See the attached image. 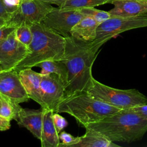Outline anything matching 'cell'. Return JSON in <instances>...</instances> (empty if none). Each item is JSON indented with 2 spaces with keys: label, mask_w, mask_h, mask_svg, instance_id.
Instances as JSON below:
<instances>
[{
  "label": "cell",
  "mask_w": 147,
  "mask_h": 147,
  "mask_svg": "<svg viewBox=\"0 0 147 147\" xmlns=\"http://www.w3.org/2000/svg\"><path fill=\"white\" fill-rule=\"evenodd\" d=\"M65 38V47L61 60L68 70V84L65 97L87 91L92 83V67L101 47L109 39L98 38L85 42L72 36ZM64 97V98H65Z\"/></svg>",
  "instance_id": "obj_1"
},
{
  "label": "cell",
  "mask_w": 147,
  "mask_h": 147,
  "mask_svg": "<svg viewBox=\"0 0 147 147\" xmlns=\"http://www.w3.org/2000/svg\"><path fill=\"white\" fill-rule=\"evenodd\" d=\"M84 127L96 131L113 142L130 143L141 140L146 133L147 118L126 110H121Z\"/></svg>",
  "instance_id": "obj_2"
},
{
  "label": "cell",
  "mask_w": 147,
  "mask_h": 147,
  "mask_svg": "<svg viewBox=\"0 0 147 147\" xmlns=\"http://www.w3.org/2000/svg\"><path fill=\"white\" fill-rule=\"evenodd\" d=\"M32 40L29 46L28 55L14 69L20 70L32 68L45 60H61L63 57L65 38L55 32L42 22L30 25Z\"/></svg>",
  "instance_id": "obj_3"
},
{
  "label": "cell",
  "mask_w": 147,
  "mask_h": 147,
  "mask_svg": "<svg viewBox=\"0 0 147 147\" xmlns=\"http://www.w3.org/2000/svg\"><path fill=\"white\" fill-rule=\"evenodd\" d=\"M120 110L118 108L95 98L87 91H82L65 97L58 105L56 112L69 114L79 125L85 127Z\"/></svg>",
  "instance_id": "obj_4"
},
{
  "label": "cell",
  "mask_w": 147,
  "mask_h": 147,
  "mask_svg": "<svg viewBox=\"0 0 147 147\" xmlns=\"http://www.w3.org/2000/svg\"><path fill=\"white\" fill-rule=\"evenodd\" d=\"M87 92L95 98L121 110L147 104L146 96L136 89H117L103 84L94 78Z\"/></svg>",
  "instance_id": "obj_5"
},
{
  "label": "cell",
  "mask_w": 147,
  "mask_h": 147,
  "mask_svg": "<svg viewBox=\"0 0 147 147\" xmlns=\"http://www.w3.org/2000/svg\"><path fill=\"white\" fill-rule=\"evenodd\" d=\"M53 8L51 3L42 0H22L6 24L17 28L23 23L30 26L41 23Z\"/></svg>",
  "instance_id": "obj_6"
},
{
  "label": "cell",
  "mask_w": 147,
  "mask_h": 147,
  "mask_svg": "<svg viewBox=\"0 0 147 147\" xmlns=\"http://www.w3.org/2000/svg\"><path fill=\"white\" fill-rule=\"evenodd\" d=\"M144 27H147L146 13L127 17L112 16L99 24L96 29V39L110 40L123 32Z\"/></svg>",
  "instance_id": "obj_7"
},
{
  "label": "cell",
  "mask_w": 147,
  "mask_h": 147,
  "mask_svg": "<svg viewBox=\"0 0 147 147\" xmlns=\"http://www.w3.org/2000/svg\"><path fill=\"white\" fill-rule=\"evenodd\" d=\"M84 17L79 10H65L53 7L42 22L55 32L67 38L71 36L72 28Z\"/></svg>",
  "instance_id": "obj_8"
},
{
  "label": "cell",
  "mask_w": 147,
  "mask_h": 147,
  "mask_svg": "<svg viewBox=\"0 0 147 147\" xmlns=\"http://www.w3.org/2000/svg\"><path fill=\"white\" fill-rule=\"evenodd\" d=\"M29 52V48L17 38L15 29L0 44V64L3 71L14 69Z\"/></svg>",
  "instance_id": "obj_9"
},
{
  "label": "cell",
  "mask_w": 147,
  "mask_h": 147,
  "mask_svg": "<svg viewBox=\"0 0 147 147\" xmlns=\"http://www.w3.org/2000/svg\"><path fill=\"white\" fill-rule=\"evenodd\" d=\"M65 86L57 75H43L41 82V96L44 104L42 109L56 112L65 97Z\"/></svg>",
  "instance_id": "obj_10"
},
{
  "label": "cell",
  "mask_w": 147,
  "mask_h": 147,
  "mask_svg": "<svg viewBox=\"0 0 147 147\" xmlns=\"http://www.w3.org/2000/svg\"><path fill=\"white\" fill-rule=\"evenodd\" d=\"M0 93L12 102L20 104L27 102L29 97L15 69L0 72Z\"/></svg>",
  "instance_id": "obj_11"
},
{
  "label": "cell",
  "mask_w": 147,
  "mask_h": 147,
  "mask_svg": "<svg viewBox=\"0 0 147 147\" xmlns=\"http://www.w3.org/2000/svg\"><path fill=\"white\" fill-rule=\"evenodd\" d=\"M44 110L21 108L18 113L16 121L17 123L27 129L36 138L41 140Z\"/></svg>",
  "instance_id": "obj_12"
},
{
  "label": "cell",
  "mask_w": 147,
  "mask_h": 147,
  "mask_svg": "<svg viewBox=\"0 0 147 147\" xmlns=\"http://www.w3.org/2000/svg\"><path fill=\"white\" fill-rule=\"evenodd\" d=\"M18 74L29 98L36 102L41 108H43L44 104L41 96V82L43 75L33 71L30 68L20 70Z\"/></svg>",
  "instance_id": "obj_13"
},
{
  "label": "cell",
  "mask_w": 147,
  "mask_h": 147,
  "mask_svg": "<svg viewBox=\"0 0 147 147\" xmlns=\"http://www.w3.org/2000/svg\"><path fill=\"white\" fill-rule=\"evenodd\" d=\"M114 7L109 11L113 16L133 17L147 13V0H113Z\"/></svg>",
  "instance_id": "obj_14"
},
{
  "label": "cell",
  "mask_w": 147,
  "mask_h": 147,
  "mask_svg": "<svg viewBox=\"0 0 147 147\" xmlns=\"http://www.w3.org/2000/svg\"><path fill=\"white\" fill-rule=\"evenodd\" d=\"M44 110L41 145L42 147H59L60 143L59 134L56 129L52 118L54 112L48 109Z\"/></svg>",
  "instance_id": "obj_15"
},
{
  "label": "cell",
  "mask_w": 147,
  "mask_h": 147,
  "mask_svg": "<svg viewBox=\"0 0 147 147\" xmlns=\"http://www.w3.org/2000/svg\"><path fill=\"white\" fill-rule=\"evenodd\" d=\"M99 24L94 19L84 17L72 28L71 36L85 42H92L96 39Z\"/></svg>",
  "instance_id": "obj_16"
},
{
  "label": "cell",
  "mask_w": 147,
  "mask_h": 147,
  "mask_svg": "<svg viewBox=\"0 0 147 147\" xmlns=\"http://www.w3.org/2000/svg\"><path fill=\"white\" fill-rule=\"evenodd\" d=\"M84 135L78 137L77 141L71 147H119L96 131L86 127Z\"/></svg>",
  "instance_id": "obj_17"
},
{
  "label": "cell",
  "mask_w": 147,
  "mask_h": 147,
  "mask_svg": "<svg viewBox=\"0 0 147 147\" xmlns=\"http://www.w3.org/2000/svg\"><path fill=\"white\" fill-rule=\"evenodd\" d=\"M36 67L41 68L40 73L42 75L56 74L62 81L65 87H67L68 84V70L65 64L61 60H45L39 63Z\"/></svg>",
  "instance_id": "obj_18"
},
{
  "label": "cell",
  "mask_w": 147,
  "mask_h": 147,
  "mask_svg": "<svg viewBox=\"0 0 147 147\" xmlns=\"http://www.w3.org/2000/svg\"><path fill=\"white\" fill-rule=\"evenodd\" d=\"M113 0H69L59 7L65 10H78L85 7H92L111 3Z\"/></svg>",
  "instance_id": "obj_19"
},
{
  "label": "cell",
  "mask_w": 147,
  "mask_h": 147,
  "mask_svg": "<svg viewBox=\"0 0 147 147\" xmlns=\"http://www.w3.org/2000/svg\"><path fill=\"white\" fill-rule=\"evenodd\" d=\"M21 108L19 104L14 103L2 96V100L0 106V115L10 121L13 119L16 120Z\"/></svg>",
  "instance_id": "obj_20"
},
{
  "label": "cell",
  "mask_w": 147,
  "mask_h": 147,
  "mask_svg": "<svg viewBox=\"0 0 147 147\" xmlns=\"http://www.w3.org/2000/svg\"><path fill=\"white\" fill-rule=\"evenodd\" d=\"M78 10L84 17H90L99 24L113 16L109 11L98 10L94 8V7L82 8Z\"/></svg>",
  "instance_id": "obj_21"
},
{
  "label": "cell",
  "mask_w": 147,
  "mask_h": 147,
  "mask_svg": "<svg viewBox=\"0 0 147 147\" xmlns=\"http://www.w3.org/2000/svg\"><path fill=\"white\" fill-rule=\"evenodd\" d=\"M16 33L19 41L29 48L33 37L30 26L23 23L16 29Z\"/></svg>",
  "instance_id": "obj_22"
},
{
  "label": "cell",
  "mask_w": 147,
  "mask_h": 147,
  "mask_svg": "<svg viewBox=\"0 0 147 147\" xmlns=\"http://www.w3.org/2000/svg\"><path fill=\"white\" fill-rule=\"evenodd\" d=\"M78 137H74L69 133L61 131L59 133V138L62 142H60L59 147H71L78 140Z\"/></svg>",
  "instance_id": "obj_23"
},
{
  "label": "cell",
  "mask_w": 147,
  "mask_h": 147,
  "mask_svg": "<svg viewBox=\"0 0 147 147\" xmlns=\"http://www.w3.org/2000/svg\"><path fill=\"white\" fill-rule=\"evenodd\" d=\"M54 113L52 115V118L56 129L59 134L68 125V122L63 117L59 114V113Z\"/></svg>",
  "instance_id": "obj_24"
},
{
  "label": "cell",
  "mask_w": 147,
  "mask_h": 147,
  "mask_svg": "<svg viewBox=\"0 0 147 147\" xmlns=\"http://www.w3.org/2000/svg\"><path fill=\"white\" fill-rule=\"evenodd\" d=\"M125 110L130 112L136 113L145 118H147V104L137 105Z\"/></svg>",
  "instance_id": "obj_25"
},
{
  "label": "cell",
  "mask_w": 147,
  "mask_h": 147,
  "mask_svg": "<svg viewBox=\"0 0 147 147\" xmlns=\"http://www.w3.org/2000/svg\"><path fill=\"white\" fill-rule=\"evenodd\" d=\"M7 13L10 15L18 7L21 0H3Z\"/></svg>",
  "instance_id": "obj_26"
},
{
  "label": "cell",
  "mask_w": 147,
  "mask_h": 147,
  "mask_svg": "<svg viewBox=\"0 0 147 147\" xmlns=\"http://www.w3.org/2000/svg\"><path fill=\"white\" fill-rule=\"evenodd\" d=\"M16 28L10 26L6 24L3 26L0 27V44L3 41L9 36L10 33H11L13 31H14Z\"/></svg>",
  "instance_id": "obj_27"
},
{
  "label": "cell",
  "mask_w": 147,
  "mask_h": 147,
  "mask_svg": "<svg viewBox=\"0 0 147 147\" xmlns=\"http://www.w3.org/2000/svg\"><path fill=\"white\" fill-rule=\"evenodd\" d=\"M10 120L0 115V131H5L10 127Z\"/></svg>",
  "instance_id": "obj_28"
},
{
  "label": "cell",
  "mask_w": 147,
  "mask_h": 147,
  "mask_svg": "<svg viewBox=\"0 0 147 147\" xmlns=\"http://www.w3.org/2000/svg\"><path fill=\"white\" fill-rule=\"evenodd\" d=\"M0 17L5 20L6 22L10 17V14L6 10L3 0H0Z\"/></svg>",
  "instance_id": "obj_29"
},
{
  "label": "cell",
  "mask_w": 147,
  "mask_h": 147,
  "mask_svg": "<svg viewBox=\"0 0 147 147\" xmlns=\"http://www.w3.org/2000/svg\"><path fill=\"white\" fill-rule=\"evenodd\" d=\"M44 1H45L47 2H48L51 4H55L57 5L59 7L61 6L64 3H65L66 1H69V0H42Z\"/></svg>",
  "instance_id": "obj_30"
},
{
  "label": "cell",
  "mask_w": 147,
  "mask_h": 147,
  "mask_svg": "<svg viewBox=\"0 0 147 147\" xmlns=\"http://www.w3.org/2000/svg\"><path fill=\"white\" fill-rule=\"evenodd\" d=\"M6 24V21L5 20H3V18L0 17V27L3 26V25H5Z\"/></svg>",
  "instance_id": "obj_31"
},
{
  "label": "cell",
  "mask_w": 147,
  "mask_h": 147,
  "mask_svg": "<svg viewBox=\"0 0 147 147\" xmlns=\"http://www.w3.org/2000/svg\"><path fill=\"white\" fill-rule=\"evenodd\" d=\"M2 95L0 93V106L1 105V102H2Z\"/></svg>",
  "instance_id": "obj_32"
},
{
  "label": "cell",
  "mask_w": 147,
  "mask_h": 147,
  "mask_svg": "<svg viewBox=\"0 0 147 147\" xmlns=\"http://www.w3.org/2000/svg\"><path fill=\"white\" fill-rule=\"evenodd\" d=\"M3 71V69L2 66H1V64H0V72H2V71Z\"/></svg>",
  "instance_id": "obj_33"
},
{
  "label": "cell",
  "mask_w": 147,
  "mask_h": 147,
  "mask_svg": "<svg viewBox=\"0 0 147 147\" xmlns=\"http://www.w3.org/2000/svg\"><path fill=\"white\" fill-rule=\"evenodd\" d=\"M21 1H22V0H21Z\"/></svg>",
  "instance_id": "obj_34"
},
{
  "label": "cell",
  "mask_w": 147,
  "mask_h": 147,
  "mask_svg": "<svg viewBox=\"0 0 147 147\" xmlns=\"http://www.w3.org/2000/svg\"></svg>",
  "instance_id": "obj_35"
}]
</instances>
